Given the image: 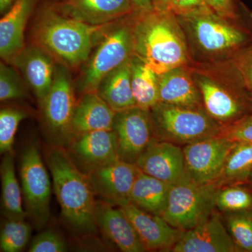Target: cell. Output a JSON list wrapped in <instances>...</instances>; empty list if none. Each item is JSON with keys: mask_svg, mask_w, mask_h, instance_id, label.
Returning <instances> with one entry per match:
<instances>
[{"mask_svg": "<svg viewBox=\"0 0 252 252\" xmlns=\"http://www.w3.org/2000/svg\"><path fill=\"white\" fill-rule=\"evenodd\" d=\"M219 135L232 142L252 144V114L230 125L223 126Z\"/></svg>", "mask_w": 252, "mask_h": 252, "instance_id": "d590c367", "label": "cell"}, {"mask_svg": "<svg viewBox=\"0 0 252 252\" xmlns=\"http://www.w3.org/2000/svg\"><path fill=\"white\" fill-rule=\"evenodd\" d=\"M177 17L185 32L190 59L198 64L222 62L251 43L246 30L210 8Z\"/></svg>", "mask_w": 252, "mask_h": 252, "instance_id": "277c9868", "label": "cell"}, {"mask_svg": "<svg viewBox=\"0 0 252 252\" xmlns=\"http://www.w3.org/2000/svg\"><path fill=\"white\" fill-rule=\"evenodd\" d=\"M112 130L119 158L135 164L152 140L154 133L150 111L135 107L116 113Z\"/></svg>", "mask_w": 252, "mask_h": 252, "instance_id": "8fae6325", "label": "cell"}, {"mask_svg": "<svg viewBox=\"0 0 252 252\" xmlns=\"http://www.w3.org/2000/svg\"><path fill=\"white\" fill-rule=\"evenodd\" d=\"M37 0H15L0 21V56L6 62L12 60L25 46L24 32Z\"/></svg>", "mask_w": 252, "mask_h": 252, "instance_id": "7402d4cb", "label": "cell"}, {"mask_svg": "<svg viewBox=\"0 0 252 252\" xmlns=\"http://www.w3.org/2000/svg\"><path fill=\"white\" fill-rule=\"evenodd\" d=\"M173 252H235L240 250L228 233L220 216L213 214L203 223L182 230Z\"/></svg>", "mask_w": 252, "mask_h": 252, "instance_id": "2e32d148", "label": "cell"}, {"mask_svg": "<svg viewBox=\"0 0 252 252\" xmlns=\"http://www.w3.org/2000/svg\"><path fill=\"white\" fill-rule=\"evenodd\" d=\"M217 207L221 211L235 212L252 211V192L240 186L220 189L217 198Z\"/></svg>", "mask_w": 252, "mask_h": 252, "instance_id": "4dcf8cb0", "label": "cell"}, {"mask_svg": "<svg viewBox=\"0 0 252 252\" xmlns=\"http://www.w3.org/2000/svg\"><path fill=\"white\" fill-rule=\"evenodd\" d=\"M1 181V205L7 219L25 220L26 212L23 207L22 189L20 187L12 154H5L0 166Z\"/></svg>", "mask_w": 252, "mask_h": 252, "instance_id": "83f0119b", "label": "cell"}, {"mask_svg": "<svg viewBox=\"0 0 252 252\" xmlns=\"http://www.w3.org/2000/svg\"><path fill=\"white\" fill-rule=\"evenodd\" d=\"M227 223L240 251L252 252V211L231 213Z\"/></svg>", "mask_w": 252, "mask_h": 252, "instance_id": "1f68e13d", "label": "cell"}, {"mask_svg": "<svg viewBox=\"0 0 252 252\" xmlns=\"http://www.w3.org/2000/svg\"><path fill=\"white\" fill-rule=\"evenodd\" d=\"M191 67L204 109L215 122L223 127L252 114V94L205 68Z\"/></svg>", "mask_w": 252, "mask_h": 252, "instance_id": "8992f818", "label": "cell"}, {"mask_svg": "<svg viewBox=\"0 0 252 252\" xmlns=\"http://www.w3.org/2000/svg\"><path fill=\"white\" fill-rule=\"evenodd\" d=\"M119 208L132 223L147 251H171L178 242L182 230L172 226L162 217L149 214L132 203Z\"/></svg>", "mask_w": 252, "mask_h": 252, "instance_id": "e0dca14e", "label": "cell"}, {"mask_svg": "<svg viewBox=\"0 0 252 252\" xmlns=\"http://www.w3.org/2000/svg\"><path fill=\"white\" fill-rule=\"evenodd\" d=\"M131 82L136 106L150 111L158 102L159 75L133 55L131 58Z\"/></svg>", "mask_w": 252, "mask_h": 252, "instance_id": "4316f807", "label": "cell"}, {"mask_svg": "<svg viewBox=\"0 0 252 252\" xmlns=\"http://www.w3.org/2000/svg\"><path fill=\"white\" fill-rule=\"evenodd\" d=\"M252 94V42L229 59L210 64H198Z\"/></svg>", "mask_w": 252, "mask_h": 252, "instance_id": "484cf974", "label": "cell"}, {"mask_svg": "<svg viewBox=\"0 0 252 252\" xmlns=\"http://www.w3.org/2000/svg\"><path fill=\"white\" fill-rule=\"evenodd\" d=\"M135 13L149 12L154 10L152 0H130Z\"/></svg>", "mask_w": 252, "mask_h": 252, "instance_id": "f35d334b", "label": "cell"}, {"mask_svg": "<svg viewBox=\"0 0 252 252\" xmlns=\"http://www.w3.org/2000/svg\"><path fill=\"white\" fill-rule=\"evenodd\" d=\"M131 58L109 73L97 90L116 112L136 106L131 82Z\"/></svg>", "mask_w": 252, "mask_h": 252, "instance_id": "d4e9b609", "label": "cell"}, {"mask_svg": "<svg viewBox=\"0 0 252 252\" xmlns=\"http://www.w3.org/2000/svg\"><path fill=\"white\" fill-rule=\"evenodd\" d=\"M135 164L141 172L172 185L189 177L183 149L168 141L154 139Z\"/></svg>", "mask_w": 252, "mask_h": 252, "instance_id": "5bb4252c", "label": "cell"}, {"mask_svg": "<svg viewBox=\"0 0 252 252\" xmlns=\"http://www.w3.org/2000/svg\"><path fill=\"white\" fill-rule=\"evenodd\" d=\"M95 220L97 228L121 251H147L132 223L120 208H115L102 200H97Z\"/></svg>", "mask_w": 252, "mask_h": 252, "instance_id": "ffe728a7", "label": "cell"}, {"mask_svg": "<svg viewBox=\"0 0 252 252\" xmlns=\"http://www.w3.org/2000/svg\"><path fill=\"white\" fill-rule=\"evenodd\" d=\"M26 90L19 75L12 67L4 63L0 65V99L1 101L22 99Z\"/></svg>", "mask_w": 252, "mask_h": 252, "instance_id": "836d02e7", "label": "cell"}, {"mask_svg": "<svg viewBox=\"0 0 252 252\" xmlns=\"http://www.w3.org/2000/svg\"><path fill=\"white\" fill-rule=\"evenodd\" d=\"M172 0H152L154 9L160 11H171Z\"/></svg>", "mask_w": 252, "mask_h": 252, "instance_id": "ab89813d", "label": "cell"}, {"mask_svg": "<svg viewBox=\"0 0 252 252\" xmlns=\"http://www.w3.org/2000/svg\"><path fill=\"white\" fill-rule=\"evenodd\" d=\"M116 113L97 91L85 93L76 104L73 114L74 137L94 131L112 130Z\"/></svg>", "mask_w": 252, "mask_h": 252, "instance_id": "603a6c76", "label": "cell"}, {"mask_svg": "<svg viewBox=\"0 0 252 252\" xmlns=\"http://www.w3.org/2000/svg\"><path fill=\"white\" fill-rule=\"evenodd\" d=\"M27 113L14 108L1 109L0 112V153L11 154L15 135L20 123Z\"/></svg>", "mask_w": 252, "mask_h": 252, "instance_id": "d6a6232c", "label": "cell"}, {"mask_svg": "<svg viewBox=\"0 0 252 252\" xmlns=\"http://www.w3.org/2000/svg\"><path fill=\"white\" fill-rule=\"evenodd\" d=\"M31 227L25 220L7 219L1 225L0 250L3 252H19L26 248L31 235Z\"/></svg>", "mask_w": 252, "mask_h": 252, "instance_id": "f546056e", "label": "cell"}, {"mask_svg": "<svg viewBox=\"0 0 252 252\" xmlns=\"http://www.w3.org/2000/svg\"><path fill=\"white\" fill-rule=\"evenodd\" d=\"M139 169L122 160L108 164L89 174L95 195L112 206L130 203V195Z\"/></svg>", "mask_w": 252, "mask_h": 252, "instance_id": "9a60e30c", "label": "cell"}, {"mask_svg": "<svg viewBox=\"0 0 252 252\" xmlns=\"http://www.w3.org/2000/svg\"><path fill=\"white\" fill-rule=\"evenodd\" d=\"M252 174V144L235 142L222 170L217 185L244 182L250 178Z\"/></svg>", "mask_w": 252, "mask_h": 252, "instance_id": "f1b7e54d", "label": "cell"}, {"mask_svg": "<svg viewBox=\"0 0 252 252\" xmlns=\"http://www.w3.org/2000/svg\"><path fill=\"white\" fill-rule=\"evenodd\" d=\"M158 102L204 109L190 64L176 67L159 76Z\"/></svg>", "mask_w": 252, "mask_h": 252, "instance_id": "44dd1931", "label": "cell"}, {"mask_svg": "<svg viewBox=\"0 0 252 252\" xmlns=\"http://www.w3.org/2000/svg\"><path fill=\"white\" fill-rule=\"evenodd\" d=\"M67 150L79 169L89 175L91 172L120 160L114 131L98 130L76 135Z\"/></svg>", "mask_w": 252, "mask_h": 252, "instance_id": "4fadbf2b", "label": "cell"}, {"mask_svg": "<svg viewBox=\"0 0 252 252\" xmlns=\"http://www.w3.org/2000/svg\"><path fill=\"white\" fill-rule=\"evenodd\" d=\"M234 144L217 135L185 145L182 149L190 180L200 184L217 183Z\"/></svg>", "mask_w": 252, "mask_h": 252, "instance_id": "7c38bea8", "label": "cell"}, {"mask_svg": "<svg viewBox=\"0 0 252 252\" xmlns=\"http://www.w3.org/2000/svg\"><path fill=\"white\" fill-rule=\"evenodd\" d=\"M64 15L88 24H112L134 12L130 0H67L55 4Z\"/></svg>", "mask_w": 252, "mask_h": 252, "instance_id": "d6986e66", "label": "cell"}, {"mask_svg": "<svg viewBox=\"0 0 252 252\" xmlns=\"http://www.w3.org/2000/svg\"><path fill=\"white\" fill-rule=\"evenodd\" d=\"M150 114L156 137L177 145L219 135L223 127L203 108L158 102L150 109Z\"/></svg>", "mask_w": 252, "mask_h": 252, "instance_id": "5b68a950", "label": "cell"}, {"mask_svg": "<svg viewBox=\"0 0 252 252\" xmlns=\"http://www.w3.org/2000/svg\"><path fill=\"white\" fill-rule=\"evenodd\" d=\"M172 185L139 170L130 195V203L157 216H163Z\"/></svg>", "mask_w": 252, "mask_h": 252, "instance_id": "cb8c5ba5", "label": "cell"}, {"mask_svg": "<svg viewBox=\"0 0 252 252\" xmlns=\"http://www.w3.org/2000/svg\"><path fill=\"white\" fill-rule=\"evenodd\" d=\"M250 178H251V180L252 181V174L251 177H250Z\"/></svg>", "mask_w": 252, "mask_h": 252, "instance_id": "b9f144b4", "label": "cell"}, {"mask_svg": "<svg viewBox=\"0 0 252 252\" xmlns=\"http://www.w3.org/2000/svg\"><path fill=\"white\" fill-rule=\"evenodd\" d=\"M23 198L26 215L38 228L45 225L51 216V183L39 149L34 144L28 146L20 162Z\"/></svg>", "mask_w": 252, "mask_h": 252, "instance_id": "9c48e42d", "label": "cell"}, {"mask_svg": "<svg viewBox=\"0 0 252 252\" xmlns=\"http://www.w3.org/2000/svg\"><path fill=\"white\" fill-rule=\"evenodd\" d=\"M207 6L214 13L227 19H236L237 6L235 0H205Z\"/></svg>", "mask_w": 252, "mask_h": 252, "instance_id": "8d00e7d4", "label": "cell"}, {"mask_svg": "<svg viewBox=\"0 0 252 252\" xmlns=\"http://www.w3.org/2000/svg\"><path fill=\"white\" fill-rule=\"evenodd\" d=\"M54 60L47 51L34 44L26 46L11 63L22 73L40 104L54 82L56 68Z\"/></svg>", "mask_w": 252, "mask_h": 252, "instance_id": "ac0fdd59", "label": "cell"}, {"mask_svg": "<svg viewBox=\"0 0 252 252\" xmlns=\"http://www.w3.org/2000/svg\"><path fill=\"white\" fill-rule=\"evenodd\" d=\"M132 14L106 34L88 61L79 83V91L83 94L97 91L99 84L109 73L132 57Z\"/></svg>", "mask_w": 252, "mask_h": 252, "instance_id": "ba28073f", "label": "cell"}, {"mask_svg": "<svg viewBox=\"0 0 252 252\" xmlns=\"http://www.w3.org/2000/svg\"><path fill=\"white\" fill-rule=\"evenodd\" d=\"M220 189L217 183L200 184L187 177L172 185L162 218L179 229L193 228L214 213Z\"/></svg>", "mask_w": 252, "mask_h": 252, "instance_id": "52a82bcc", "label": "cell"}, {"mask_svg": "<svg viewBox=\"0 0 252 252\" xmlns=\"http://www.w3.org/2000/svg\"><path fill=\"white\" fill-rule=\"evenodd\" d=\"M67 67L56 66L54 82L41 103L43 117L54 145L67 147L74 137L73 114L75 109L74 87Z\"/></svg>", "mask_w": 252, "mask_h": 252, "instance_id": "30bf717a", "label": "cell"}, {"mask_svg": "<svg viewBox=\"0 0 252 252\" xmlns=\"http://www.w3.org/2000/svg\"><path fill=\"white\" fill-rule=\"evenodd\" d=\"M207 8L205 0H172L171 12L176 16H182Z\"/></svg>", "mask_w": 252, "mask_h": 252, "instance_id": "74e56055", "label": "cell"}, {"mask_svg": "<svg viewBox=\"0 0 252 252\" xmlns=\"http://www.w3.org/2000/svg\"><path fill=\"white\" fill-rule=\"evenodd\" d=\"M67 248L65 242L54 230H47L33 239L30 252H64Z\"/></svg>", "mask_w": 252, "mask_h": 252, "instance_id": "e575fe53", "label": "cell"}, {"mask_svg": "<svg viewBox=\"0 0 252 252\" xmlns=\"http://www.w3.org/2000/svg\"><path fill=\"white\" fill-rule=\"evenodd\" d=\"M15 0H0V11L1 13L6 12L14 4Z\"/></svg>", "mask_w": 252, "mask_h": 252, "instance_id": "60d3db41", "label": "cell"}, {"mask_svg": "<svg viewBox=\"0 0 252 252\" xmlns=\"http://www.w3.org/2000/svg\"><path fill=\"white\" fill-rule=\"evenodd\" d=\"M53 188L68 225L80 233L97 230L94 191L89 176L77 166L67 149L54 145L46 155Z\"/></svg>", "mask_w": 252, "mask_h": 252, "instance_id": "7a4b0ae2", "label": "cell"}, {"mask_svg": "<svg viewBox=\"0 0 252 252\" xmlns=\"http://www.w3.org/2000/svg\"><path fill=\"white\" fill-rule=\"evenodd\" d=\"M133 56L159 76L176 67L190 64L185 32L171 11L132 13Z\"/></svg>", "mask_w": 252, "mask_h": 252, "instance_id": "6da1fadb", "label": "cell"}, {"mask_svg": "<svg viewBox=\"0 0 252 252\" xmlns=\"http://www.w3.org/2000/svg\"><path fill=\"white\" fill-rule=\"evenodd\" d=\"M108 25L94 26L61 13L55 4L41 9L33 28L34 44L67 68L90 58L96 36Z\"/></svg>", "mask_w": 252, "mask_h": 252, "instance_id": "3957f363", "label": "cell"}]
</instances>
